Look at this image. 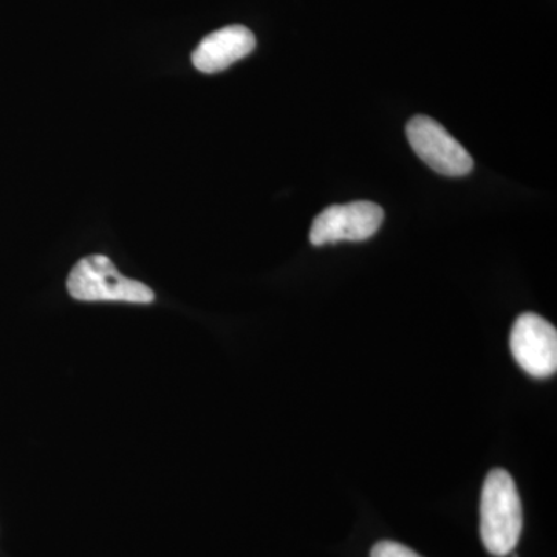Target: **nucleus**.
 I'll list each match as a JSON object with an SVG mask.
<instances>
[{
    "label": "nucleus",
    "instance_id": "1",
    "mask_svg": "<svg viewBox=\"0 0 557 557\" xmlns=\"http://www.w3.org/2000/svg\"><path fill=\"white\" fill-rule=\"evenodd\" d=\"M523 528L518 486L505 469H493L483 483L480 500V536L491 555L508 556Z\"/></svg>",
    "mask_w": 557,
    "mask_h": 557
},
{
    "label": "nucleus",
    "instance_id": "2",
    "mask_svg": "<svg viewBox=\"0 0 557 557\" xmlns=\"http://www.w3.org/2000/svg\"><path fill=\"white\" fill-rule=\"evenodd\" d=\"M70 296L84 302L152 304V289L143 282L123 276L112 260L95 255L81 259L67 278Z\"/></svg>",
    "mask_w": 557,
    "mask_h": 557
},
{
    "label": "nucleus",
    "instance_id": "3",
    "mask_svg": "<svg viewBox=\"0 0 557 557\" xmlns=\"http://www.w3.org/2000/svg\"><path fill=\"white\" fill-rule=\"evenodd\" d=\"M406 135L413 152L438 174L463 177L474 168L468 150L442 124L429 116L410 120Z\"/></svg>",
    "mask_w": 557,
    "mask_h": 557
},
{
    "label": "nucleus",
    "instance_id": "4",
    "mask_svg": "<svg viewBox=\"0 0 557 557\" xmlns=\"http://www.w3.org/2000/svg\"><path fill=\"white\" fill-rule=\"evenodd\" d=\"M383 220V208L372 201L333 205L313 220L310 242L314 247H321L341 240H368L381 228Z\"/></svg>",
    "mask_w": 557,
    "mask_h": 557
},
{
    "label": "nucleus",
    "instance_id": "5",
    "mask_svg": "<svg viewBox=\"0 0 557 557\" xmlns=\"http://www.w3.org/2000/svg\"><path fill=\"white\" fill-rule=\"evenodd\" d=\"M511 354L534 379H548L557 370V330L534 313L520 314L511 330Z\"/></svg>",
    "mask_w": 557,
    "mask_h": 557
},
{
    "label": "nucleus",
    "instance_id": "6",
    "mask_svg": "<svg viewBox=\"0 0 557 557\" xmlns=\"http://www.w3.org/2000/svg\"><path fill=\"white\" fill-rule=\"evenodd\" d=\"M256 49V38L244 25H230L212 32L193 53L194 67L201 73H219L244 60Z\"/></svg>",
    "mask_w": 557,
    "mask_h": 557
},
{
    "label": "nucleus",
    "instance_id": "7",
    "mask_svg": "<svg viewBox=\"0 0 557 557\" xmlns=\"http://www.w3.org/2000/svg\"><path fill=\"white\" fill-rule=\"evenodd\" d=\"M370 557H421L417 555L413 549L406 547V545L398 544V542L383 541L379 542L372 548Z\"/></svg>",
    "mask_w": 557,
    "mask_h": 557
}]
</instances>
